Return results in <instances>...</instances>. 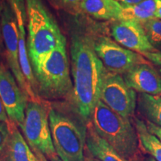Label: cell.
Returning a JSON list of instances; mask_svg holds the SVG:
<instances>
[{
    "label": "cell",
    "instance_id": "cell-30",
    "mask_svg": "<svg viewBox=\"0 0 161 161\" xmlns=\"http://www.w3.org/2000/svg\"><path fill=\"white\" fill-rule=\"evenodd\" d=\"M84 161H100V160H98L97 158L92 157L91 154H90V155H88L86 157L84 156Z\"/></svg>",
    "mask_w": 161,
    "mask_h": 161
},
{
    "label": "cell",
    "instance_id": "cell-28",
    "mask_svg": "<svg viewBox=\"0 0 161 161\" xmlns=\"http://www.w3.org/2000/svg\"><path fill=\"white\" fill-rule=\"evenodd\" d=\"M156 3V11L154 14L155 19H161V0H154Z\"/></svg>",
    "mask_w": 161,
    "mask_h": 161
},
{
    "label": "cell",
    "instance_id": "cell-27",
    "mask_svg": "<svg viewBox=\"0 0 161 161\" xmlns=\"http://www.w3.org/2000/svg\"><path fill=\"white\" fill-rule=\"evenodd\" d=\"M0 122H5V123H9L10 122L8 116L7 112H6L5 106H4L1 98H0Z\"/></svg>",
    "mask_w": 161,
    "mask_h": 161
},
{
    "label": "cell",
    "instance_id": "cell-26",
    "mask_svg": "<svg viewBox=\"0 0 161 161\" xmlns=\"http://www.w3.org/2000/svg\"><path fill=\"white\" fill-rule=\"evenodd\" d=\"M4 6V0H0V57L4 55L5 53V48H4V43L3 40V36H2V30H1V18L2 13H3Z\"/></svg>",
    "mask_w": 161,
    "mask_h": 161
},
{
    "label": "cell",
    "instance_id": "cell-17",
    "mask_svg": "<svg viewBox=\"0 0 161 161\" xmlns=\"http://www.w3.org/2000/svg\"><path fill=\"white\" fill-rule=\"evenodd\" d=\"M134 126L137 133L140 148L156 161H161V140L148 130L143 120L135 118Z\"/></svg>",
    "mask_w": 161,
    "mask_h": 161
},
{
    "label": "cell",
    "instance_id": "cell-4",
    "mask_svg": "<svg viewBox=\"0 0 161 161\" xmlns=\"http://www.w3.org/2000/svg\"><path fill=\"white\" fill-rule=\"evenodd\" d=\"M32 69L38 98L49 101L71 98L73 83L70 77L66 42L48 54Z\"/></svg>",
    "mask_w": 161,
    "mask_h": 161
},
{
    "label": "cell",
    "instance_id": "cell-18",
    "mask_svg": "<svg viewBox=\"0 0 161 161\" xmlns=\"http://www.w3.org/2000/svg\"><path fill=\"white\" fill-rule=\"evenodd\" d=\"M139 111L148 122L161 127V96L140 93L137 98Z\"/></svg>",
    "mask_w": 161,
    "mask_h": 161
},
{
    "label": "cell",
    "instance_id": "cell-19",
    "mask_svg": "<svg viewBox=\"0 0 161 161\" xmlns=\"http://www.w3.org/2000/svg\"><path fill=\"white\" fill-rule=\"evenodd\" d=\"M156 3L154 0H143L136 5H123L120 19H132L146 23L148 20L155 19Z\"/></svg>",
    "mask_w": 161,
    "mask_h": 161
},
{
    "label": "cell",
    "instance_id": "cell-22",
    "mask_svg": "<svg viewBox=\"0 0 161 161\" xmlns=\"http://www.w3.org/2000/svg\"><path fill=\"white\" fill-rule=\"evenodd\" d=\"M9 123L0 122V157L3 154L10 136Z\"/></svg>",
    "mask_w": 161,
    "mask_h": 161
},
{
    "label": "cell",
    "instance_id": "cell-29",
    "mask_svg": "<svg viewBox=\"0 0 161 161\" xmlns=\"http://www.w3.org/2000/svg\"><path fill=\"white\" fill-rule=\"evenodd\" d=\"M116 1H118L121 4H123V5H136L143 0H116Z\"/></svg>",
    "mask_w": 161,
    "mask_h": 161
},
{
    "label": "cell",
    "instance_id": "cell-8",
    "mask_svg": "<svg viewBox=\"0 0 161 161\" xmlns=\"http://www.w3.org/2000/svg\"><path fill=\"white\" fill-rule=\"evenodd\" d=\"M100 100L124 118L130 119L137 105L136 92L125 82L122 75L107 70L101 90Z\"/></svg>",
    "mask_w": 161,
    "mask_h": 161
},
{
    "label": "cell",
    "instance_id": "cell-6",
    "mask_svg": "<svg viewBox=\"0 0 161 161\" xmlns=\"http://www.w3.org/2000/svg\"><path fill=\"white\" fill-rule=\"evenodd\" d=\"M19 128L40 161L50 160L57 156L50 130L49 108L46 104L30 100L26 107L25 119Z\"/></svg>",
    "mask_w": 161,
    "mask_h": 161
},
{
    "label": "cell",
    "instance_id": "cell-15",
    "mask_svg": "<svg viewBox=\"0 0 161 161\" xmlns=\"http://www.w3.org/2000/svg\"><path fill=\"white\" fill-rule=\"evenodd\" d=\"M86 147L88 152L100 161H130L125 158L98 135L91 122L87 123Z\"/></svg>",
    "mask_w": 161,
    "mask_h": 161
},
{
    "label": "cell",
    "instance_id": "cell-13",
    "mask_svg": "<svg viewBox=\"0 0 161 161\" xmlns=\"http://www.w3.org/2000/svg\"><path fill=\"white\" fill-rule=\"evenodd\" d=\"M9 125L11 132L2 161H40L16 125L10 121Z\"/></svg>",
    "mask_w": 161,
    "mask_h": 161
},
{
    "label": "cell",
    "instance_id": "cell-2",
    "mask_svg": "<svg viewBox=\"0 0 161 161\" xmlns=\"http://www.w3.org/2000/svg\"><path fill=\"white\" fill-rule=\"evenodd\" d=\"M25 5L28 53L33 68L66 40L43 0H25Z\"/></svg>",
    "mask_w": 161,
    "mask_h": 161
},
{
    "label": "cell",
    "instance_id": "cell-12",
    "mask_svg": "<svg viewBox=\"0 0 161 161\" xmlns=\"http://www.w3.org/2000/svg\"><path fill=\"white\" fill-rule=\"evenodd\" d=\"M127 85L140 93L161 94V76L149 64H140L122 75Z\"/></svg>",
    "mask_w": 161,
    "mask_h": 161
},
{
    "label": "cell",
    "instance_id": "cell-31",
    "mask_svg": "<svg viewBox=\"0 0 161 161\" xmlns=\"http://www.w3.org/2000/svg\"><path fill=\"white\" fill-rule=\"evenodd\" d=\"M143 161H156V160L150 156V157H147L146 158H145Z\"/></svg>",
    "mask_w": 161,
    "mask_h": 161
},
{
    "label": "cell",
    "instance_id": "cell-21",
    "mask_svg": "<svg viewBox=\"0 0 161 161\" xmlns=\"http://www.w3.org/2000/svg\"><path fill=\"white\" fill-rule=\"evenodd\" d=\"M48 2L55 9L64 11L73 16H78L82 13L80 10L82 0H48Z\"/></svg>",
    "mask_w": 161,
    "mask_h": 161
},
{
    "label": "cell",
    "instance_id": "cell-9",
    "mask_svg": "<svg viewBox=\"0 0 161 161\" xmlns=\"http://www.w3.org/2000/svg\"><path fill=\"white\" fill-rule=\"evenodd\" d=\"M96 55L108 71L123 75L134 66L148 64L142 55L123 47L107 36H98L93 39Z\"/></svg>",
    "mask_w": 161,
    "mask_h": 161
},
{
    "label": "cell",
    "instance_id": "cell-7",
    "mask_svg": "<svg viewBox=\"0 0 161 161\" xmlns=\"http://www.w3.org/2000/svg\"><path fill=\"white\" fill-rule=\"evenodd\" d=\"M1 30L5 48L4 55L7 61L8 66L15 77L20 88L29 98V100L40 102L39 98L29 88L20 67L17 18L13 9L5 1H4L2 13Z\"/></svg>",
    "mask_w": 161,
    "mask_h": 161
},
{
    "label": "cell",
    "instance_id": "cell-16",
    "mask_svg": "<svg viewBox=\"0 0 161 161\" xmlns=\"http://www.w3.org/2000/svg\"><path fill=\"white\" fill-rule=\"evenodd\" d=\"M15 15L18 26V43H19V60L20 67H21L24 77L29 84V88L37 97V94H36V80L31 62L29 60V53H28L25 22H24L23 15L21 14L16 13Z\"/></svg>",
    "mask_w": 161,
    "mask_h": 161
},
{
    "label": "cell",
    "instance_id": "cell-20",
    "mask_svg": "<svg viewBox=\"0 0 161 161\" xmlns=\"http://www.w3.org/2000/svg\"><path fill=\"white\" fill-rule=\"evenodd\" d=\"M147 37L151 44L158 50L161 48V19H152L142 23Z\"/></svg>",
    "mask_w": 161,
    "mask_h": 161
},
{
    "label": "cell",
    "instance_id": "cell-5",
    "mask_svg": "<svg viewBox=\"0 0 161 161\" xmlns=\"http://www.w3.org/2000/svg\"><path fill=\"white\" fill-rule=\"evenodd\" d=\"M96 132L125 158L136 161L140 148L135 126L99 100L90 120Z\"/></svg>",
    "mask_w": 161,
    "mask_h": 161
},
{
    "label": "cell",
    "instance_id": "cell-14",
    "mask_svg": "<svg viewBox=\"0 0 161 161\" xmlns=\"http://www.w3.org/2000/svg\"><path fill=\"white\" fill-rule=\"evenodd\" d=\"M80 10L96 19L116 21L121 19L122 4L116 0H82Z\"/></svg>",
    "mask_w": 161,
    "mask_h": 161
},
{
    "label": "cell",
    "instance_id": "cell-32",
    "mask_svg": "<svg viewBox=\"0 0 161 161\" xmlns=\"http://www.w3.org/2000/svg\"><path fill=\"white\" fill-rule=\"evenodd\" d=\"M50 161H62V160H60V159L59 158H58V155H57V156L54 157L53 158H52L51 160H50Z\"/></svg>",
    "mask_w": 161,
    "mask_h": 161
},
{
    "label": "cell",
    "instance_id": "cell-25",
    "mask_svg": "<svg viewBox=\"0 0 161 161\" xmlns=\"http://www.w3.org/2000/svg\"><path fill=\"white\" fill-rule=\"evenodd\" d=\"M147 128H148V130L153 134L158 136V137L161 140V127L158 126L152 123V122H146Z\"/></svg>",
    "mask_w": 161,
    "mask_h": 161
},
{
    "label": "cell",
    "instance_id": "cell-3",
    "mask_svg": "<svg viewBox=\"0 0 161 161\" xmlns=\"http://www.w3.org/2000/svg\"><path fill=\"white\" fill-rule=\"evenodd\" d=\"M49 121L56 154L62 161H84L87 123L76 110L49 108Z\"/></svg>",
    "mask_w": 161,
    "mask_h": 161
},
{
    "label": "cell",
    "instance_id": "cell-10",
    "mask_svg": "<svg viewBox=\"0 0 161 161\" xmlns=\"http://www.w3.org/2000/svg\"><path fill=\"white\" fill-rule=\"evenodd\" d=\"M0 98L11 122L20 127L25 119L29 98L23 91L11 70L0 62Z\"/></svg>",
    "mask_w": 161,
    "mask_h": 161
},
{
    "label": "cell",
    "instance_id": "cell-23",
    "mask_svg": "<svg viewBox=\"0 0 161 161\" xmlns=\"http://www.w3.org/2000/svg\"><path fill=\"white\" fill-rule=\"evenodd\" d=\"M11 6L14 13H20L23 15L25 23L27 22V10L25 0H4Z\"/></svg>",
    "mask_w": 161,
    "mask_h": 161
},
{
    "label": "cell",
    "instance_id": "cell-24",
    "mask_svg": "<svg viewBox=\"0 0 161 161\" xmlns=\"http://www.w3.org/2000/svg\"><path fill=\"white\" fill-rule=\"evenodd\" d=\"M140 55L147 58L155 65L161 66V51L157 50L155 52H142Z\"/></svg>",
    "mask_w": 161,
    "mask_h": 161
},
{
    "label": "cell",
    "instance_id": "cell-1",
    "mask_svg": "<svg viewBox=\"0 0 161 161\" xmlns=\"http://www.w3.org/2000/svg\"><path fill=\"white\" fill-rule=\"evenodd\" d=\"M93 37L78 31L70 40V66L73 81L71 96L72 108L89 122L96 104L100 100L101 90L107 69L96 55Z\"/></svg>",
    "mask_w": 161,
    "mask_h": 161
},
{
    "label": "cell",
    "instance_id": "cell-11",
    "mask_svg": "<svg viewBox=\"0 0 161 161\" xmlns=\"http://www.w3.org/2000/svg\"><path fill=\"white\" fill-rule=\"evenodd\" d=\"M113 22L110 33L119 45L139 54L157 51L148 40L143 25L140 22L132 19H119Z\"/></svg>",
    "mask_w": 161,
    "mask_h": 161
}]
</instances>
